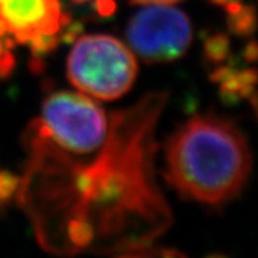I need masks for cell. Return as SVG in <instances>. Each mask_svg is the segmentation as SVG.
<instances>
[{"instance_id":"52a82bcc","label":"cell","mask_w":258,"mask_h":258,"mask_svg":"<svg viewBox=\"0 0 258 258\" xmlns=\"http://www.w3.org/2000/svg\"><path fill=\"white\" fill-rule=\"evenodd\" d=\"M212 82L220 83V92L224 102L235 103L240 99H251L254 109L257 108L255 69L235 71L232 66H221L211 74Z\"/></svg>"},{"instance_id":"8992f818","label":"cell","mask_w":258,"mask_h":258,"mask_svg":"<svg viewBox=\"0 0 258 258\" xmlns=\"http://www.w3.org/2000/svg\"><path fill=\"white\" fill-rule=\"evenodd\" d=\"M60 13L59 0H0V19L20 45L40 33H59Z\"/></svg>"},{"instance_id":"7c38bea8","label":"cell","mask_w":258,"mask_h":258,"mask_svg":"<svg viewBox=\"0 0 258 258\" xmlns=\"http://www.w3.org/2000/svg\"><path fill=\"white\" fill-rule=\"evenodd\" d=\"M15 63H16V60H15V56L12 55L10 49L3 50L0 55V79L12 74V71L15 69Z\"/></svg>"},{"instance_id":"ba28073f","label":"cell","mask_w":258,"mask_h":258,"mask_svg":"<svg viewBox=\"0 0 258 258\" xmlns=\"http://www.w3.org/2000/svg\"><path fill=\"white\" fill-rule=\"evenodd\" d=\"M228 28L238 36H248L255 30V9L252 6H244L238 12L228 15Z\"/></svg>"},{"instance_id":"8fae6325","label":"cell","mask_w":258,"mask_h":258,"mask_svg":"<svg viewBox=\"0 0 258 258\" xmlns=\"http://www.w3.org/2000/svg\"><path fill=\"white\" fill-rule=\"evenodd\" d=\"M20 185V176L12 174L10 171L0 169V205L10 201L16 195Z\"/></svg>"},{"instance_id":"e0dca14e","label":"cell","mask_w":258,"mask_h":258,"mask_svg":"<svg viewBox=\"0 0 258 258\" xmlns=\"http://www.w3.org/2000/svg\"><path fill=\"white\" fill-rule=\"evenodd\" d=\"M30 69L35 72V74H40L43 71V62L40 60V57L33 56V59L30 60Z\"/></svg>"},{"instance_id":"5bb4252c","label":"cell","mask_w":258,"mask_h":258,"mask_svg":"<svg viewBox=\"0 0 258 258\" xmlns=\"http://www.w3.org/2000/svg\"><path fill=\"white\" fill-rule=\"evenodd\" d=\"M95 9L101 16H112L116 9V3L113 0H95Z\"/></svg>"},{"instance_id":"30bf717a","label":"cell","mask_w":258,"mask_h":258,"mask_svg":"<svg viewBox=\"0 0 258 258\" xmlns=\"http://www.w3.org/2000/svg\"><path fill=\"white\" fill-rule=\"evenodd\" d=\"M59 42H60L59 33H56V35H45V33H40V35H37V36H35L33 39H30L26 45L30 47L33 56L42 57V56L46 55L49 52H53L56 47H57V45H59Z\"/></svg>"},{"instance_id":"d6986e66","label":"cell","mask_w":258,"mask_h":258,"mask_svg":"<svg viewBox=\"0 0 258 258\" xmlns=\"http://www.w3.org/2000/svg\"><path fill=\"white\" fill-rule=\"evenodd\" d=\"M75 3H78V5H81V3H85V2H88V0H72Z\"/></svg>"},{"instance_id":"9a60e30c","label":"cell","mask_w":258,"mask_h":258,"mask_svg":"<svg viewBox=\"0 0 258 258\" xmlns=\"http://www.w3.org/2000/svg\"><path fill=\"white\" fill-rule=\"evenodd\" d=\"M245 59L248 60V62H255L257 60V45H255V42L252 40V42H249L248 46L245 47Z\"/></svg>"},{"instance_id":"9c48e42d","label":"cell","mask_w":258,"mask_h":258,"mask_svg":"<svg viewBox=\"0 0 258 258\" xmlns=\"http://www.w3.org/2000/svg\"><path fill=\"white\" fill-rule=\"evenodd\" d=\"M204 50L208 60H211L214 63H221L230 53V40L221 33L214 35L205 42Z\"/></svg>"},{"instance_id":"7a4b0ae2","label":"cell","mask_w":258,"mask_h":258,"mask_svg":"<svg viewBox=\"0 0 258 258\" xmlns=\"http://www.w3.org/2000/svg\"><path fill=\"white\" fill-rule=\"evenodd\" d=\"M165 178L185 198L220 205L237 198L248 181L251 154L235 125L215 115H195L171 135Z\"/></svg>"},{"instance_id":"2e32d148","label":"cell","mask_w":258,"mask_h":258,"mask_svg":"<svg viewBox=\"0 0 258 258\" xmlns=\"http://www.w3.org/2000/svg\"><path fill=\"white\" fill-rule=\"evenodd\" d=\"M135 5H172L181 0H131Z\"/></svg>"},{"instance_id":"4fadbf2b","label":"cell","mask_w":258,"mask_h":258,"mask_svg":"<svg viewBox=\"0 0 258 258\" xmlns=\"http://www.w3.org/2000/svg\"><path fill=\"white\" fill-rule=\"evenodd\" d=\"M82 29L83 26L81 23H72L71 26L68 25L66 28H63V33L59 35V36H60V40H64V42H68V43L74 42V40H76L78 36L81 35Z\"/></svg>"},{"instance_id":"277c9868","label":"cell","mask_w":258,"mask_h":258,"mask_svg":"<svg viewBox=\"0 0 258 258\" xmlns=\"http://www.w3.org/2000/svg\"><path fill=\"white\" fill-rule=\"evenodd\" d=\"M39 120L55 145L72 152L88 154L101 147L109 131L105 111L81 93L55 92L47 96Z\"/></svg>"},{"instance_id":"ac0fdd59","label":"cell","mask_w":258,"mask_h":258,"mask_svg":"<svg viewBox=\"0 0 258 258\" xmlns=\"http://www.w3.org/2000/svg\"><path fill=\"white\" fill-rule=\"evenodd\" d=\"M211 2L214 5H217V6H224L228 0H211Z\"/></svg>"},{"instance_id":"3957f363","label":"cell","mask_w":258,"mask_h":258,"mask_svg":"<svg viewBox=\"0 0 258 258\" xmlns=\"http://www.w3.org/2000/svg\"><path fill=\"white\" fill-rule=\"evenodd\" d=\"M138 74L137 59L116 37L86 35L76 39L68 57V78L79 91L112 101L128 92Z\"/></svg>"},{"instance_id":"5b68a950","label":"cell","mask_w":258,"mask_h":258,"mask_svg":"<svg viewBox=\"0 0 258 258\" xmlns=\"http://www.w3.org/2000/svg\"><path fill=\"white\" fill-rule=\"evenodd\" d=\"M126 37L134 52L147 63L174 62L192 40V26L182 10L152 5L131 19Z\"/></svg>"},{"instance_id":"ffe728a7","label":"cell","mask_w":258,"mask_h":258,"mask_svg":"<svg viewBox=\"0 0 258 258\" xmlns=\"http://www.w3.org/2000/svg\"><path fill=\"white\" fill-rule=\"evenodd\" d=\"M3 50H5V49H3V43H2V40H0V55H2Z\"/></svg>"},{"instance_id":"6da1fadb","label":"cell","mask_w":258,"mask_h":258,"mask_svg":"<svg viewBox=\"0 0 258 258\" xmlns=\"http://www.w3.org/2000/svg\"><path fill=\"white\" fill-rule=\"evenodd\" d=\"M166 99L152 92L113 112L106 139L88 154L60 149L39 120L30 122L16 198L43 248L141 257L168 230L172 214L154 178L155 128Z\"/></svg>"}]
</instances>
